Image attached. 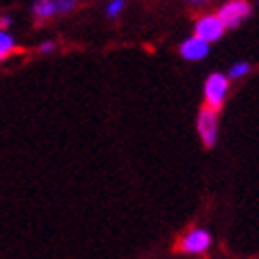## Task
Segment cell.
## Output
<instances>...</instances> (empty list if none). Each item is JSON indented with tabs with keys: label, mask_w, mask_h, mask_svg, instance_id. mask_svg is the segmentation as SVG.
<instances>
[{
	"label": "cell",
	"mask_w": 259,
	"mask_h": 259,
	"mask_svg": "<svg viewBox=\"0 0 259 259\" xmlns=\"http://www.w3.org/2000/svg\"><path fill=\"white\" fill-rule=\"evenodd\" d=\"M228 76L224 74H211L209 78H206L204 82V101H206V108H211V110H219L224 106V101H226V95H228Z\"/></svg>",
	"instance_id": "1"
},
{
	"label": "cell",
	"mask_w": 259,
	"mask_h": 259,
	"mask_svg": "<svg viewBox=\"0 0 259 259\" xmlns=\"http://www.w3.org/2000/svg\"><path fill=\"white\" fill-rule=\"evenodd\" d=\"M251 15V5L247 3V0H230L228 5H224L222 9H219L217 17L219 21L224 23V28H236V25Z\"/></svg>",
	"instance_id": "2"
},
{
	"label": "cell",
	"mask_w": 259,
	"mask_h": 259,
	"mask_svg": "<svg viewBox=\"0 0 259 259\" xmlns=\"http://www.w3.org/2000/svg\"><path fill=\"white\" fill-rule=\"evenodd\" d=\"M196 126H198V135H200V139H202V144H204L206 148L215 146V141H217V112L204 106V108L198 112V122H196Z\"/></svg>",
	"instance_id": "3"
},
{
	"label": "cell",
	"mask_w": 259,
	"mask_h": 259,
	"mask_svg": "<svg viewBox=\"0 0 259 259\" xmlns=\"http://www.w3.org/2000/svg\"><path fill=\"white\" fill-rule=\"evenodd\" d=\"M224 32H226V28H224V23L219 21L217 15H204V17L198 19L196 34L194 36L200 38V40H204V42H215L224 36Z\"/></svg>",
	"instance_id": "4"
},
{
	"label": "cell",
	"mask_w": 259,
	"mask_h": 259,
	"mask_svg": "<svg viewBox=\"0 0 259 259\" xmlns=\"http://www.w3.org/2000/svg\"><path fill=\"white\" fill-rule=\"evenodd\" d=\"M209 244H211L209 232L196 228V230L188 232V234L179 240L177 249H179V251H184V253H204L206 249H209Z\"/></svg>",
	"instance_id": "5"
},
{
	"label": "cell",
	"mask_w": 259,
	"mask_h": 259,
	"mask_svg": "<svg viewBox=\"0 0 259 259\" xmlns=\"http://www.w3.org/2000/svg\"><path fill=\"white\" fill-rule=\"evenodd\" d=\"M179 53H181V57L188 59V61L204 59L206 55H209V42L200 40V38H196V36H194V38H188V40L181 45Z\"/></svg>",
	"instance_id": "6"
},
{
	"label": "cell",
	"mask_w": 259,
	"mask_h": 259,
	"mask_svg": "<svg viewBox=\"0 0 259 259\" xmlns=\"http://www.w3.org/2000/svg\"><path fill=\"white\" fill-rule=\"evenodd\" d=\"M57 9H55V0H38L34 5V15H38L40 19H47L51 15H55Z\"/></svg>",
	"instance_id": "7"
},
{
	"label": "cell",
	"mask_w": 259,
	"mask_h": 259,
	"mask_svg": "<svg viewBox=\"0 0 259 259\" xmlns=\"http://www.w3.org/2000/svg\"><path fill=\"white\" fill-rule=\"evenodd\" d=\"M17 51V47H15V40L7 34V32H3L0 30V59H5V57H9L11 53H15Z\"/></svg>",
	"instance_id": "8"
},
{
	"label": "cell",
	"mask_w": 259,
	"mask_h": 259,
	"mask_svg": "<svg viewBox=\"0 0 259 259\" xmlns=\"http://www.w3.org/2000/svg\"><path fill=\"white\" fill-rule=\"evenodd\" d=\"M249 70H251V66H249L247 61L236 63V66H232V68H230V78H242V76H247Z\"/></svg>",
	"instance_id": "9"
},
{
	"label": "cell",
	"mask_w": 259,
	"mask_h": 259,
	"mask_svg": "<svg viewBox=\"0 0 259 259\" xmlns=\"http://www.w3.org/2000/svg\"><path fill=\"white\" fill-rule=\"evenodd\" d=\"M74 0H55V9H57V13H68V11H72L74 9Z\"/></svg>",
	"instance_id": "10"
},
{
	"label": "cell",
	"mask_w": 259,
	"mask_h": 259,
	"mask_svg": "<svg viewBox=\"0 0 259 259\" xmlns=\"http://www.w3.org/2000/svg\"><path fill=\"white\" fill-rule=\"evenodd\" d=\"M122 5H124L122 0H114V3H112V7L108 9V13H110V15H116V13H118V11L122 9Z\"/></svg>",
	"instance_id": "11"
},
{
	"label": "cell",
	"mask_w": 259,
	"mask_h": 259,
	"mask_svg": "<svg viewBox=\"0 0 259 259\" xmlns=\"http://www.w3.org/2000/svg\"><path fill=\"white\" fill-rule=\"evenodd\" d=\"M53 49H55V45H53V42H47V45H42V47H40L42 53H51Z\"/></svg>",
	"instance_id": "12"
},
{
	"label": "cell",
	"mask_w": 259,
	"mask_h": 259,
	"mask_svg": "<svg viewBox=\"0 0 259 259\" xmlns=\"http://www.w3.org/2000/svg\"><path fill=\"white\" fill-rule=\"evenodd\" d=\"M9 23H11V19H9V17H0V30L5 32V28H9Z\"/></svg>",
	"instance_id": "13"
},
{
	"label": "cell",
	"mask_w": 259,
	"mask_h": 259,
	"mask_svg": "<svg viewBox=\"0 0 259 259\" xmlns=\"http://www.w3.org/2000/svg\"><path fill=\"white\" fill-rule=\"evenodd\" d=\"M188 3H194V5H202V3H206V0H188Z\"/></svg>",
	"instance_id": "14"
}]
</instances>
